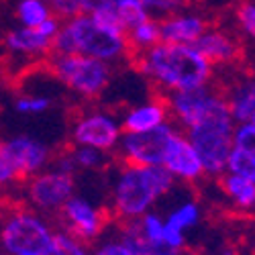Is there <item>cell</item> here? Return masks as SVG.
I'll return each instance as SVG.
<instances>
[{"mask_svg": "<svg viewBox=\"0 0 255 255\" xmlns=\"http://www.w3.org/2000/svg\"><path fill=\"white\" fill-rule=\"evenodd\" d=\"M153 90L161 96L210 86L217 80V68L200 53L196 45L159 41L129 59Z\"/></svg>", "mask_w": 255, "mask_h": 255, "instance_id": "obj_1", "label": "cell"}, {"mask_svg": "<svg viewBox=\"0 0 255 255\" xmlns=\"http://www.w3.org/2000/svg\"><path fill=\"white\" fill-rule=\"evenodd\" d=\"M117 167L119 176L111 204L115 221L141 219L176 186V180L163 165H127L117 161Z\"/></svg>", "mask_w": 255, "mask_h": 255, "instance_id": "obj_2", "label": "cell"}, {"mask_svg": "<svg viewBox=\"0 0 255 255\" xmlns=\"http://www.w3.org/2000/svg\"><path fill=\"white\" fill-rule=\"evenodd\" d=\"M53 53H82L106 63L129 61L131 57L127 35L100 27L90 14L63 20L53 39Z\"/></svg>", "mask_w": 255, "mask_h": 255, "instance_id": "obj_3", "label": "cell"}, {"mask_svg": "<svg viewBox=\"0 0 255 255\" xmlns=\"http://www.w3.org/2000/svg\"><path fill=\"white\" fill-rule=\"evenodd\" d=\"M235 127L237 123L229 111L227 98L223 96L202 119H198L192 127L184 131L190 143L194 145L196 153L200 155L208 178H219L227 172Z\"/></svg>", "mask_w": 255, "mask_h": 255, "instance_id": "obj_4", "label": "cell"}, {"mask_svg": "<svg viewBox=\"0 0 255 255\" xmlns=\"http://www.w3.org/2000/svg\"><path fill=\"white\" fill-rule=\"evenodd\" d=\"M53 233L49 225L29 208L27 202L6 196V210L0 221V247L8 255L35 251L51 255Z\"/></svg>", "mask_w": 255, "mask_h": 255, "instance_id": "obj_5", "label": "cell"}, {"mask_svg": "<svg viewBox=\"0 0 255 255\" xmlns=\"http://www.w3.org/2000/svg\"><path fill=\"white\" fill-rule=\"evenodd\" d=\"M45 63L63 86L84 100H98L113 82V63L90 55L51 53Z\"/></svg>", "mask_w": 255, "mask_h": 255, "instance_id": "obj_6", "label": "cell"}, {"mask_svg": "<svg viewBox=\"0 0 255 255\" xmlns=\"http://www.w3.org/2000/svg\"><path fill=\"white\" fill-rule=\"evenodd\" d=\"M176 131L178 127L172 121H167L153 131L123 133L117 151L113 153L115 161L127 165H163L169 139Z\"/></svg>", "mask_w": 255, "mask_h": 255, "instance_id": "obj_7", "label": "cell"}, {"mask_svg": "<svg viewBox=\"0 0 255 255\" xmlns=\"http://www.w3.org/2000/svg\"><path fill=\"white\" fill-rule=\"evenodd\" d=\"M55 217L68 235H72L82 245L98 239L104 229L115 223L111 208H98L80 196H72L55 212Z\"/></svg>", "mask_w": 255, "mask_h": 255, "instance_id": "obj_8", "label": "cell"}, {"mask_svg": "<svg viewBox=\"0 0 255 255\" xmlns=\"http://www.w3.org/2000/svg\"><path fill=\"white\" fill-rule=\"evenodd\" d=\"M76 190V174L63 172V169L51 167L43 169L25 182V196L27 204L35 206L43 212H55L66 204Z\"/></svg>", "mask_w": 255, "mask_h": 255, "instance_id": "obj_9", "label": "cell"}, {"mask_svg": "<svg viewBox=\"0 0 255 255\" xmlns=\"http://www.w3.org/2000/svg\"><path fill=\"white\" fill-rule=\"evenodd\" d=\"M123 137V127L117 117L106 111H82L72 123V143L94 147L104 153H115Z\"/></svg>", "mask_w": 255, "mask_h": 255, "instance_id": "obj_10", "label": "cell"}, {"mask_svg": "<svg viewBox=\"0 0 255 255\" xmlns=\"http://www.w3.org/2000/svg\"><path fill=\"white\" fill-rule=\"evenodd\" d=\"M223 96H225L223 88L215 86V84L194 88V90L167 94L165 102L169 109V119H172V123L178 129L186 131L188 127H192L198 119H202Z\"/></svg>", "mask_w": 255, "mask_h": 255, "instance_id": "obj_11", "label": "cell"}, {"mask_svg": "<svg viewBox=\"0 0 255 255\" xmlns=\"http://www.w3.org/2000/svg\"><path fill=\"white\" fill-rule=\"evenodd\" d=\"M4 153L14 167L18 182L25 184L31 176L43 172L45 165L51 163L53 151L43 141L29 135H16L4 141Z\"/></svg>", "mask_w": 255, "mask_h": 255, "instance_id": "obj_12", "label": "cell"}, {"mask_svg": "<svg viewBox=\"0 0 255 255\" xmlns=\"http://www.w3.org/2000/svg\"><path fill=\"white\" fill-rule=\"evenodd\" d=\"M163 167L172 174L176 182L182 184H198L206 178L202 159L182 129H178L169 139L167 151L163 157Z\"/></svg>", "mask_w": 255, "mask_h": 255, "instance_id": "obj_13", "label": "cell"}, {"mask_svg": "<svg viewBox=\"0 0 255 255\" xmlns=\"http://www.w3.org/2000/svg\"><path fill=\"white\" fill-rule=\"evenodd\" d=\"M210 20L196 8H184L180 12L159 18V37L165 43L196 45V41L210 29Z\"/></svg>", "mask_w": 255, "mask_h": 255, "instance_id": "obj_14", "label": "cell"}, {"mask_svg": "<svg viewBox=\"0 0 255 255\" xmlns=\"http://www.w3.org/2000/svg\"><path fill=\"white\" fill-rule=\"evenodd\" d=\"M196 47L217 70L237 66L243 57V45L239 37L221 27H210L196 41Z\"/></svg>", "mask_w": 255, "mask_h": 255, "instance_id": "obj_15", "label": "cell"}, {"mask_svg": "<svg viewBox=\"0 0 255 255\" xmlns=\"http://www.w3.org/2000/svg\"><path fill=\"white\" fill-rule=\"evenodd\" d=\"M167 121L172 119H169L165 96L155 92V96H151L149 100L127 111L121 119V127H123V133H145V131L157 129V127L165 125Z\"/></svg>", "mask_w": 255, "mask_h": 255, "instance_id": "obj_16", "label": "cell"}, {"mask_svg": "<svg viewBox=\"0 0 255 255\" xmlns=\"http://www.w3.org/2000/svg\"><path fill=\"white\" fill-rule=\"evenodd\" d=\"M229 111L235 123H247L255 119V61L241 76H235L223 88Z\"/></svg>", "mask_w": 255, "mask_h": 255, "instance_id": "obj_17", "label": "cell"}, {"mask_svg": "<svg viewBox=\"0 0 255 255\" xmlns=\"http://www.w3.org/2000/svg\"><path fill=\"white\" fill-rule=\"evenodd\" d=\"M227 172L255 180V123H237Z\"/></svg>", "mask_w": 255, "mask_h": 255, "instance_id": "obj_18", "label": "cell"}, {"mask_svg": "<svg viewBox=\"0 0 255 255\" xmlns=\"http://www.w3.org/2000/svg\"><path fill=\"white\" fill-rule=\"evenodd\" d=\"M217 186L221 196L233 210L243 212V215L255 210V180L225 172L217 178Z\"/></svg>", "mask_w": 255, "mask_h": 255, "instance_id": "obj_19", "label": "cell"}, {"mask_svg": "<svg viewBox=\"0 0 255 255\" xmlns=\"http://www.w3.org/2000/svg\"><path fill=\"white\" fill-rule=\"evenodd\" d=\"M4 47L14 55L49 57L53 53V39L41 35L37 29L16 27L4 35Z\"/></svg>", "mask_w": 255, "mask_h": 255, "instance_id": "obj_20", "label": "cell"}, {"mask_svg": "<svg viewBox=\"0 0 255 255\" xmlns=\"http://www.w3.org/2000/svg\"><path fill=\"white\" fill-rule=\"evenodd\" d=\"M127 41H129V49H131V57L153 47L155 43H159L161 37H159V18L149 16L145 18L143 23L131 27L127 31ZM129 57V59H131Z\"/></svg>", "mask_w": 255, "mask_h": 255, "instance_id": "obj_21", "label": "cell"}, {"mask_svg": "<svg viewBox=\"0 0 255 255\" xmlns=\"http://www.w3.org/2000/svg\"><path fill=\"white\" fill-rule=\"evenodd\" d=\"M70 157L76 165V169H86V172H98V169L115 163V155L98 151L94 147H86V145H68Z\"/></svg>", "mask_w": 255, "mask_h": 255, "instance_id": "obj_22", "label": "cell"}, {"mask_svg": "<svg viewBox=\"0 0 255 255\" xmlns=\"http://www.w3.org/2000/svg\"><path fill=\"white\" fill-rule=\"evenodd\" d=\"M200 219H202V208H200V204H198L196 200H186V202L178 204V206L165 217V225L186 235V231L194 229V227L200 223Z\"/></svg>", "mask_w": 255, "mask_h": 255, "instance_id": "obj_23", "label": "cell"}, {"mask_svg": "<svg viewBox=\"0 0 255 255\" xmlns=\"http://www.w3.org/2000/svg\"><path fill=\"white\" fill-rule=\"evenodd\" d=\"M14 14L18 18L20 27L37 29L53 12L47 4V0H18L16 6H14Z\"/></svg>", "mask_w": 255, "mask_h": 255, "instance_id": "obj_24", "label": "cell"}, {"mask_svg": "<svg viewBox=\"0 0 255 255\" xmlns=\"http://www.w3.org/2000/svg\"><path fill=\"white\" fill-rule=\"evenodd\" d=\"M233 20H235L237 33L247 41H251V43H255V0L239 2L235 14H233Z\"/></svg>", "mask_w": 255, "mask_h": 255, "instance_id": "obj_25", "label": "cell"}, {"mask_svg": "<svg viewBox=\"0 0 255 255\" xmlns=\"http://www.w3.org/2000/svg\"><path fill=\"white\" fill-rule=\"evenodd\" d=\"M47 4L51 12L61 20H70V18L92 12L90 0H47Z\"/></svg>", "mask_w": 255, "mask_h": 255, "instance_id": "obj_26", "label": "cell"}, {"mask_svg": "<svg viewBox=\"0 0 255 255\" xmlns=\"http://www.w3.org/2000/svg\"><path fill=\"white\" fill-rule=\"evenodd\" d=\"M113 2H121V0H113ZM139 2L147 8V12H149L151 16L161 18V16H167V14L180 12L184 8H190L194 0H139Z\"/></svg>", "mask_w": 255, "mask_h": 255, "instance_id": "obj_27", "label": "cell"}, {"mask_svg": "<svg viewBox=\"0 0 255 255\" xmlns=\"http://www.w3.org/2000/svg\"><path fill=\"white\" fill-rule=\"evenodd\" d=\"M139 227H141V233L145 235V239H149L153 243H161L165 245L163 241V235H165V219H161L155 212H147L139 219Z\"/></svg>", "mask_w": 255, "mask_h": 255, "instance_id": "obj_28", "label": "cell"}, {"mask_svg": "<svg viewBox=\"0 0 255 255\" xmlns=\"http://www.w3.org/2000/svg\"><path fill=\"white\" fill-rule=\"evenodd\" d=\"M49 106H51V98L41 96V94H25L14 100V109L20 115H41V113H45Z\"/></svg>", "mask_w": 255, "mask_h": 255, "instance_id": "obj_29", "label": "cell"}, {"mask_svg": "<svg viewBox=\"0 0 255 255\" xmlns=\"http://www.w3.org/2000/svg\"><path fill=\"white\" fill-rule=\"evenodd\" d=\"M51 255H88L80 241H76L68 233H53Z\"/></svg>", "mask_w": 255, "mask_h": 255, "instance_id": "obj_30", "label": "cell"}, {"mask_svg": "<svg viewBox=\"0 0 255 255\" xmlns=\"http://www.w3.org/2000/svg\"><path fill=\"white\" fill-rule=\"evenodd\" d=\"M12 184H20L18 176L14 172V167L10 165L6 153H4V141L0 139V188L4 186H12Z\"/></svg>", "mask_w": 255, "mask_h": 255, "instance_id": "obj_31", "label": "cell"}, {"mask_svg": "<svg viewBox=\"0 0 255 255\" xmlns=\"http://www.w3.org/2000/svg\"><path fill=\"white\" fill-rule=\"evenodd\" d=\"M61 23H63L61 18H57L55 14H51L49 18H45L43 23H41V25L37 27V31H39L41 35L49 37V39H55V35H57V33H59V29H61Z\"/></svg>", "mask_w": 255, "mask_h": 255, "instance_id": "obj_32", "label": "cell"}, {"mask_svg": "<svg viewBox=\"0 0 255 255\" xmlns=\"http://www.w3.org/2000/svg\"><path fill=\"white\" fill-rule=\"evenodd\" d=\"M96 255H135L129 247H127L125 243H104L98 251H96Z\"/></svg>", "mask_w": 255, "mask_h": 255, "instance_id": "obj_33", "label": "cell"}, {"mask_svg": "<svg viewBox=\"0 0 255 255\" xmlns=\"http://www.w3.org/2000/svg\"><path fill=\"white\" fill-rule=\"evenodd\" d=\"M4 210H6V196H2V194H0V221H2Z\"/></svg>", "mask_w": 255, "mask_h": 255, "instance_id": "obj_34", "label": "cell"}, {"mask_svg": "<svg viewBox=\"0 0 255 255\" xmlns=\"http://www.w3.org/2000/svg\"><path fill=\"white\" fill-rule=\"evenodd\" d=\"M102 2H106V0H90V4H92V10L98 6V4H102Z\"/></svg>", "mask_w": 255, "mask_h": 255, "instance_id": "obj_35", "label": "cell"}, {"mask_svg": "<svg viewBox=\"0 0 255 255\" xmlns=\"http://www.w3.org/2000/svg\"><path fill=\"white\" fill-rule=\"evenodd\" d=\"M16 255H39V253H35V251H20V253H16Z\"/></svg>", "mask_w": 255, "mask_h": 255, "instance_id": "obj_36", "label": "cell"}]
</instances>
